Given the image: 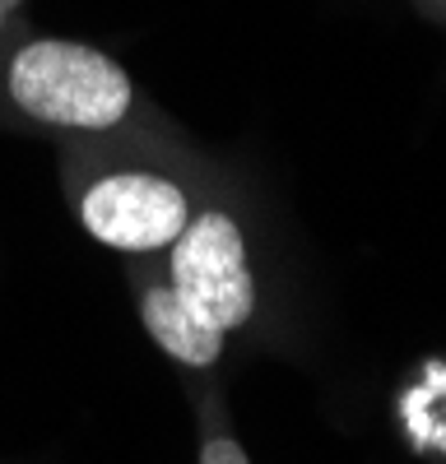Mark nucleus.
<instances>
[{"instance_id":"nucleus-1","label":"nucleus","mask_w":446,"mask_h":464,"mask_svg":"<svg viewBox=\"0 0 446 464\" xmlns=\"http://www.w3.org/2000/svg\"><path fill=\"white\" fill-rule=\"evenodd\" d=\"M10 102L56 130H117L131 107L135 84L117 56L70 37H33L5 65Z\"/></svg>"},{"instance_id":"nucleus-2","label":"nucleus","mask_w":446,"mask_h":464,"mask_svg":"<svg viewBox=\"0 0 446 464\" xmlns=\"http://www.w3.org/2000/svg\"><path fill=\"white\" fill-rule=\"evenodd\" d=\"M168 284L205 325L233 334L256 312L247 237L228 209H200L168 246Z\"/></svg>"},{"instance_id":"nucleus-3","label":"nucleus","mask_w":446,"mask_h":464,"mask_svg":"<svg viewBox=\"0 0 446 464\" xmlns=\"http://www.w3.org/2000/svg\"><path fill=\"white\" fill-rule=\"evenodd\" d=\"M80 223L93 242L112 251H168L191 223L186 190L149 168H112L93 177L80 196Z\"/></svg>"},{"instance_id":"nucleus-4","label":"nucleus","mask_w":446,"mask_h":464,"mask_svg":"<svg viewBox=\"0 0 446 464\" xmlns=\"http://www.w3.org/2000/svg\"><path fill=\"white\" fill-rule=\"evenodd\" d=\"M140 321L168 358L181 367H214L223 353V330L205 325L196 312H186V302L172 293V284H149L140 293Z\"/></svg>"},{"instance_id":"nucleus-5","label":"nucleus","mask_w":446,"mask_h":464,"mask_svg":"<svg viewBox=\"0 0 446 464\" xmlns=\"http://www.w3.org/2000/svg\"><path fill=\"white\" fill-rule=\"evenodd\" d=\"M200 464H251V459H247V450L233 437H209L200 446Z\"/></svg>"},{"instance_id":"nucleus-6","label":"nucleus","mask_w":446,"mask_h":464,"mask_svg":"<svg viewBox=\"0 0 446 464\" xmlns=\"http://www.w3.org/2000/svg\"><path fill=\"white\" fill-rule=\"evenodd\" d=\"M19 10H24V0H0V24H10Z\"/></svg>"}]
</instances>
